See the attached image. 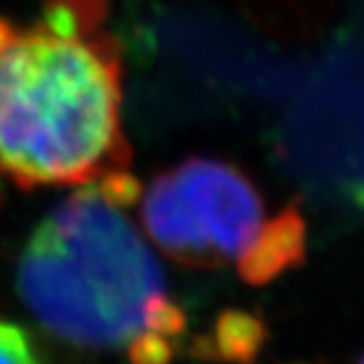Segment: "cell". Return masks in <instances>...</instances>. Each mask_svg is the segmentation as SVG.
I'll use <instances>...</instances> for the list:
<instances>
[{
    "mask_svg": "<svg viewBox=\"0 0 364 364\" xmlns=\"http://www.w3.org/2000/svg\"><path fill=\"white\" fill-rule=\"evenodd\" d=\"M215 341L226 360L246 362L262 347V323L246 314H226L218 325Z\"/></svg>",
    "mask_w": 364,
    "mask_h": 364,
    "instance_id": "5",
    "label": "cell"
},
{
    "mask_svg": "<svg viewBox=\"0 0 364 364\" xmlns=\"http://www.w3.org/2000/svg\"><path fill=\"white\" fill-rule=\"evenodd\" d=\"M108 0H46L36 22L0 18V180L33 191L127 169L121 46Z\"/></svg>",
    "mask_w": 364,
    "mask_h": 364,
    "instance_id": "1",
    "label": "cell"
},
{
    "mask_svg": "<svg viewBox=\"0 0 364 364\" xmlns=\"http://www.w3.org/2000/svg\"><path fill=\"white\" fill-rule=\"evenodd\" d=\"M16 285L36 321L75 347L121 349L143 333L171 341L185 329L159 262L97 182L36 226L20 252Z\"/></svg>",
    "mask_w": 364,
    "mask_h": 364,
    "instance_id": "2",
    "label": "cell"
},
{
    "mask_svg": "<svg viewBox=\"0 0 364 364\" xmlns=\"http://www.w3.org/2000/svg\"><path fill=\"white\" fill-rule=\"evenodd\" d=\"M141 220L156 246L191 268L240 262L266 222L252 180L213 159H189L156 176Z\"/></svg>",
    "mask_w": 364,
    "mask_h": 364,
    "instance_id": "3",
    "label": "cell"
},
{
    "mask_svg": "<svg viewBox=\"0 0 364 364\" xmlns=\"http://www.w3.org/2000/svg\"><path fill=\"white\" fill-rule=\"evenodd\" d=\"M305 220L296 204L264 222L255 244L244 252L237 262L240 274L250 285H266L281 272L296 268L305 257Z\"/></svg>",
    "mask_w": 364,
    "mask_h": 364,
    "instance_id": "4",
    "label": "cell"
},
{
    "mask_svg": "<svg viewBox=\"0 0 364 364\" xmlns=\"http://www.w3.org/2000/svg\"><path fill=\"white\" fill-rule=\"evenodd\" d=\"M360 364H364V358H362V360H360Z\"/></svg>",
    "mask_w": 364,
    "mask_h": 364,
    "instance_id": "7",
    "label": "cell"
},
{
    "mask_svg": "<svg viewBox=\"0 0 364 364\" xmlns=\"http://www.w3.org/2000/svg\"><path fill=\"white\" fill-rule=\"evenodd\" d=\"M0 364H44L31 333L5 318H0Z\"/></svg>",
    "mask_w": 364,
    "mask_h": 364,
    "instance_id": "6",
    "label": "cell"
}]
</instances>
